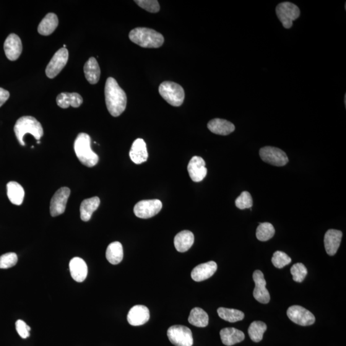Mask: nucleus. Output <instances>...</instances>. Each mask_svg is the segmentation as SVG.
Returning a JSON list of instances; mask_svg holds the SVG:
<instances>
[{"instance_id": "6ab92c4d", "label": "nucleus", "mask_w": 346, "mask_h": 346, "mask_svg": "<svg viewBox=\"0 0 346 346\" xmlns=\"http://www.w3.org/2000/svg\"><path fill=\"white\" fill-rule=\"evenodd\" d=\"M130 157L135 165H141L148 160L147 144L142 139H137L133 143L130 151Z\"/></svg>"}, {"instance_id": "ea45409f", "label": "nucleus", "mask_w": 346, "mask_h": 346, "mask_svg": "<svg viewBox=\"0 0 346 346\" xmlns=\"http://www.w3.org/2000/svg\"><path fill=\"white\" fill-rule=\"evenodd\" d=\"M10 97L9 91L0 87V107L6 102Z\"/></svg>"}, {"instance_id": "a878e982", "label": "nucleus", "mask_w": 346, "mask_h": 346, "mask_svg": "<svg viewBox=\"0 0 346 346\" xmlns=\"http://www.w3.org/2000/svg\"><path fill=\"white\" fill-rule=\"evenodd\" d=\"M84 71L85 78L90 84H97L100 80L101 70L97 61L90 57L84 65Z\"/></svg>"}, {"instance_id": "f03ea898", "label": "nucleus", "mask_w": 346, "mask_h": 346, "mask_svg": "<svg viewBox=\"0 0 346 346\" xmlns=\"http://www.w3.org/2000/svg\"><path fill=\"white\" fill-rule=\"evenodd\" d=\"M129 38L133 43L142 48H158L165 43V38L160 33L144 27L135 28L130 31Z\"/></svg>"}, {"instance_id": "2eb2a0df", "label": "nucleus", "mask_w": 346, "mask_h": 346, "mask_svg": "<svg viewBox=\"0 0 346 346\" xmlns=\"http://www.w3.org/2000/svg\"><path fill=\"white\" fill-rule=\"evenodd\" d=\"M205 165L206 163L202 157L194 156L191 158L187 166V170L192 181L200 182L206 177L207 169Z\"/></svg>"}, {"instance_id": "ddd939ff", "label": "nucleus", "mask_w": 346, "mask_h": 346, "mask_svg": "<svg viewBox=\"0 0 346 346\" xmlns=\"http://www.w3.org/2000/svg\"><path fill=\"white\" fill-rule=\"evenodd\" d=\"M253 278L256 283V287L253 291L254 299L263 304L269 303L270 295L266 288V281L265 280L264 274L260 270H256L253 272Z\"/></svg>"}, {"instance_id": "393cba45", "label": "nucleus", "mask_w": 346, "mask_h": 346, "mask_svg": "<svg viewBox=\"0 0 346 346\" xmlns=\"http://www.w3.org/2000/svg\"><path fill=\"white\" fill-rule=\"evenodd\" d=\"M100 205L98 197H93L84 200L80 205V217L83 221L87 222L90 220L93 214L98 209Z\"/></svg>"}, {"instance_id": "9d476101", "label": "nucleus", "mask_w": 346, "mask_h": 346, "mask_svg": "<svg viewBox=\"0 0 346 346\" xmlns=\"http://www.w3.org/2000/svg\"><path fill=\"white\" fill-rule=\"evenodd\" d=\"M69 52L66 48H62L54 54L46 69V76L54 79L66 66L68 61Z\"/></svg>"}, {"instance_id": "473e14b6", "label": "nucleus", "mask_w": 346, "mask_h": 346, "mask_svg": "<svg viewBox=\"0 0 346 346\" xmlns=\"http://www.w3.org/2000/svg\"><path fill=\"white\" fill-rule=\"evenodd\" d=\"M275 229L274 226L269 223H260L257 229V238L260 241L265 242L270 240L275 235Z\"/></svg>"}, {"instance_id": "4c0bfd02", "label": "nucleus", "mask_w": 346, "mask_h": 346, "mask_svg": "<svg viewBox=\"0 0 346 346\" xmlns=\"http://www.w3.org/2000/svg\"><path fill=\"white\" fill-rule=\"evenodd\" d=\"M135 2L142 9L151 13H157L160 9L159 3L157 0H136Z\"/></svg>"}, {"instance_id": "7c9ffc66", "label": "nucleus", "mask_w": 346, "mask_h": 346, "mask_svg": "<svg viewBox=\"0 0 346 346\" xmlns=\"http://www.w3.org/2000/svg\"><path fill=\"white\" fill-rule=\"evenodd\" d=\"M217 314L221 319L230 322L242 321L244 318V314L238 309L232 308H218Z\"/></svg>"}, {"instance_id": "6e6552de", "label": "nucleus", "mask_w": 346, "mask_h": 346, "mask_svg": "<svg viewBox=\"0 0 346 346\" xmlns=\"http://www.w3.org/2000/svg\"><path fill=\"white\" fill-rule=\"evenodd\" d=\"M260 157L265 162L270 165L284 166L288 162L286 153L279 148L272 147H265L260 150Z\"/></svg>"}, {"instance_id": "a19ab883", "label": "nucleus", "mask_w": 346, "mask_h": 346, "mask_svg": "<svg viewBox=\"0 0 346 346\" xmlns=\"http://www.w3.org/2000/svg\"><path fill=\"white\" fill-rule=\"evenodd\" d=\"M344 103H345V105H346V95H345V96H344Z\"/></svg>"}, {"instance_id": "f704fd0d", "label": "nucleus", "mask_w": 346, "mask_h": 346, "mask_svg": "<svg viewBox=\"0 0 346 346\" xmlns=\"http://www.w3.org/2000/svg\"><path fill=\"white\" fill-rule=\"evenodd\" d=\"M271 260L274 266L278 268V269L284 267L292 262V259H291L290 257H288L284 252L280 251H276L273 254Z\"/></svg>"}, {"instance_id": "58836bf2", "label": "nucleus", "mask_w": 346, "mask_h": 346, "mask_svg": "<svg viewBox=\"0 0 346 346\" xmlns=\"http://www.w3.org/2000/svg\"><path fill=\"white\" fill-rule=\"evenodd\" d=\"M15 329H16L18 334L23 339H27L30 337V327L22 320H17L15 322Z\"/></svg>"}, {"instance_id": "c9c22d12", "label": "nucleus", "mask_w": 346, "mask_h": 346, "mask_svg": "<svg viewBox=\"0 0 346 346\" xmlns=\"http://www.w3.org/2000/svg\"><path fill=\"white\" fill-rule=\"evenodd\" d=\"M235 205L241 210L251 209L253 206V199L251 194L247 191L242 192L240 196L235 200Z\"/></svg>"}, {"instance_id": "f257e3e1", "label": "nucleus", "mask_w": 346, "mask_h": 346, "mask_svg": "<svg viewBox=\"0 0 346 346\" xmlns=\"http://www.w3.org/2000/svg\"><path fill=\"white\" fill-rule=\"evenodd\" d=\"M106 107L113 117H118L125 111L127 97L125 92L119 87L114 78L106 80L105 87Z\"/></svg>"}, {"instance_id": "a211bd4d", "label": "nucleus", "mask_w": 346, "mask_h": 346, "mask_svg": "<svg viewBox=\"0 0 346 346\" xmlns=\"http://www.w3.org/2000/svg\"><path fill=\"white\" fill-rule=\"evenodd\" d=\"M342 238L341 231L334 230H327L324 235V246L327 254L334 256L336 254L340 247Z\"/></svg>"}, {"instance_id": "4be33fe9", "label": "nucleus", "mask_w": 346, "mask_h": 346, "mask_svg": "<svg viewBox=\"0 0 346 346\" xmlns=\"http://www.w3.org/2000/svg\"><path fill=\"white\" fill-rule=\"evenodd\" d=\"M208 129L215 134L228 135L234 132L235 125L231 122L223 119H214L209 122Z\"/></svg>"}, {"instance_id": "aec40b11", "label": "nucleus", "mask_w": 346, "mask_h": 346, "mask_svg": "<svg viewBox=\"0 0 346 346\" xmlns=\"http://www.w3.org/2000/svg\"><path fill=\"white\" fill-rule=\"evenodd\" d=\"M69 270L72 279L82 282L86 279L88 268L86 263L79 257H75L69 262Z\"/></svg>"}, {"instance_id": "9b49d317", "label": "nucleus", "mask_w": 346, "mask_h": 346, "mask_svg": "<svg viewBox=\"0 0 346 346\" xmlns=\"http://www.w3.org/2000/svg\"><path fill=\"white\" fill-rule=\"evenodd\" d=\"M287 314L291 321L300 326H311L316 321L313 314L301 306L294 305L289 307Z\"/></svg>"}, {"instance_id": "2f4dec72", "label": "nucleus", "mask_w": 346, "mask_h": 346, "mask_svg": "<svg viewBox=\"0 0 346 346\" xmlns=\"http://www.w3.org/2000/svg\"><path fill=\"white\" fill-rule=\"evenodd\" d=\"M267 330V325L262 321L252 322L248 329V334L251 340L259 342L263 339V335Z\"/></svg>"}, {"instance_id": "39448f33", "label": "nucleus", "mask_w": 346, "mask_h": 346, "mask_svg": "<svg viewBox=\"0 0 346 346\" xmlns=\"http://www.w3.org/2000/svg\"><path fill=\"white\" fill-rule=\"evenodd\" d=\"M160 95L169 104L179 106L184 103L185 92L183 87L175 82L166 81L158 88Z\"/></svg>"}, {"instance_id": "c756f323", "label": "nucleus", "mask_w": 346, "mask_h": 346, "mask_svg": "<svg viewBox=\"0 0 346 346\" xmlns=\"http://www.w3.org/2000/svg\"><path fill=\"white\" fill-rule=\"evenodd\" d=\"M188 321L194 326L205 327L209 324V317L207 312L201 308H194L190 313Z\"/></svg>"}, {"instance_id": "f8f14e48", "label": "nucleus", "mask_w": 346, "mask_h": 346, "mask_svg": "<svg viewBox=\"0 0 346 346\" xmlns=\"http://www.w3.org/2000/svg\"><path fill=\"white\" fill-rule=\"evenodd\" d=\"M70 194L71 191L68 187H61L54 193L50 203V214L52 217H57L63 214L66 210Z\"/></svg>"}, {"instance_id": "1a4fd4ad", "label": "nucleus", "mask_w": 346, "mask_h": 346, "mask_svg": "<svg viewBox=\"0 0 346 346\" xmlns=\"http://www.w3.org/2000/svg\"><path fill=\"white\" fill-rule=\"evenodd\" d=\"M162 204L159 199L142 200L134 207V214L137 217L149 218L154 217L162 210Z\"/></svg>"}, {"instance_id": "cd10ccee", "label": "nucleus", "mask_w": 346, "mask_h": 346, "mask_svg": "<svg viewBox=\"0 0 346 346\" xmlns=\"http://www.w3.org/2000/svg\"><path fill=\"white\" fill-rule=\"evenodd\" d=\"M7 196L10 202L15 205L23 204L25 197V191L20 184L15 181H10L7 185Z\"/></svg>"}, {"instance_id": "412c9836", "label": "nucleus", "mask_w": 346, "mask_h": 346, "mask_svg": "<svg viewBox=\"0 0 346 346\" xmlns=\"http://www.w3.org/2000/svg\"><path fill=\"white\" fill-rule=\"evenodd\" d=\"M220 336L223 344L231 346L243 341L245 335L235 327H225L221 330Z\"/></svg>"}, {"instance_id": "dca6fc26", "label": "nucleus", "mask_w": 346, "mask_h": 346, "mask_svg": "<svg viewBox=\"0 0 346 346\" xmlns=\"http://www.w3.org/2000/svg\"><path fill=\"white\" fill-rule=\"evenodd\" d=\"M150 317V311L147 306L135 305L130 309L127 320L132 326H138L147 323Z\"/></svg>"}, {"instance_id": "20e7f679", "label": "nucleus", "mask_w": 346, "mask_h": 346, "mask_svg": "<svg viewBox=\"0 0 346 346\" xmlns=\"http://www.w3.org/2000/svg\"><path fill=\"white\" fill-rule=\"evenodd\" d=\"M14 130L18 141L23 147L25 145L23 138L26 134L32 135L38 140H40L44 134L42 125L32 116H23L17 119Z\"/></svg>"}, {"instance_id": "7ed1b4c3", "label": "nucleus", "mask_w": 346, "mask_h": 346, "mask_svg": "<svg viewBox=\"0 0 346 346\" xmlns=\"http://www.w3.org/2000/svg\"><path fill=\"white\" fill-rule=\"evenodd\" d=\"M91 139L89 135L85 133H80L75 140V154L83 165L93 168L97 165L99 157L91 149Z\"/></svg>"}, {"instance_id": "423d86ee", "label": "nucleus", "mask_w": 346, "mask_h": 346, "mask_svg": "<svg viewBox=\"0 0 346 346\" xmlns=\"http://www.w3.org/2000/svg\"><path fill=\"white\" fill-rule=\"evenodd\" d=\"M300 13L297 5L289 2L280 3L276 7V14L286 29L293 27L294 21L300 17Z\"/></svg>"}, {"instance_id": "72a5a7b5", "label": "nucleus", "mask_w": 346, "mask_h": 346, "mask_svg": "<svg viewBox=\"0 0 346 346\" xmlns=\"http://www.w3.org/2000/svg\"><path fill=\"white\" fill-rule=\"evenodd\" d=\"M290 272L295 282L301 283L308 274V270L302 263H297L291 267Z\"/></svg>"}, {"instance_id": "0eeeda50", "label": "nucleus", "mask_w": 346, "mask_h": 346, "mask_svg": "<svg viewBox=\"0 0 346 346\" xmlns=\"http://www.w3.org/2000/svg\"><path fill=\"white\" fill-rule=\"evenodd\" d=\"M168 339L176 346H192L193 337L191 330L181 325H174L168 330Z\"/></svg>"}, {"instance_id": "f3484780", "label": "nucleus", "mask_w": 346, "mask_h": 346, "mask_svg": "<svg viewBox=\"0 0 346 346\" xmlns=\"http://www.w3.org/2000/svg\"><path fill=\"white\" fill-rule=\"evenodd\" d=\"M217 265L214 261H210L197 265L191 272V277L195 282H202L209 279L215 274Z\"/></svg>"}, {"instance_id": "c85d7f7f", "label": "nucleus", "mask_w": 346, "mask_h": 346, "mask_svg": "<svg viewBox=\"0 0 346 346\" xmlns=\"http://www.w3.org/2000/svg\"><path fill=\"white\" fill-rule=\"evenodd\" d=\"M106 258L111 264L117 265L123 259V248L119 242L109 244L106 251Z\"/></svg>"}, {"instance_id": "4468645a", "label": "nucleus", "mask_w": 346, "mask_h": 346, "mask_svg": "<svg viewBox=\"0 0 346 346\" xmlns=\"http://www.w3.org/2000/svg\"><path fill=\"white\" fill-rule=\"evenodd\" d=\"M4 51L7 59L11 61H16L23 51L22 41L19 36L11 33L4 43Z\"/></svg>"}, {"instance_id": "e433bc0d", "label": "nucleus", "mask_w": 346, "mask_h": 346, "mask_svg": "<svg viewBox=\"0 0 346 346\" xmlns=\"http://www.w3.org/2000/svg\"><path fill=\"white\" fill-rule=\"evenodd\" d=\"M18 260L15 253H7L0 257V269H9L14 267Z\"/></svg>"}, {"instance_id": "bb28decb", "label": "nucleus", "mask_w": 346, "mask_h": 346, "mask_svg": "<svg viewBox=\"0 0 346 346\" xmlns=\"http://www.w3.org/2000/svg\"><path fill=\"white\" fill-rule=\"evenodd\" d=\"M58 25L59 20L57 15L54 13H48L39 25L38 32L44 36L51 35Z\"/></svg>"}, {"instance_id": "5701e85b", "label": "nucleus", "mask_w": 346, "mask_h": 346, "mask_svg": "<svg viewBox=\"0 0 346 346\" xmlns=\"http://www.w3.org/2000/svg\"><path fill=\"white\" fill-rule=\"evenodd\" d=\"M194 243V234L191 231L184 230L177 234L174 244L177 251L184 253L189 250Z\"/></svg>"}, {"instance_id": "b1692460", "label": "nucleus", "mask_w": 346, "mask_h": 346, "mask_svg": "<svg viewBox=\"0 0 346 346\" xmlns=\"http://www.w3.org/2000/svg\"><path fill=\"white\" fill-rule=\"evenodd\" d=\"M57 103L62 108H67L70 106L78 108L83 103V98L79 94L76 93H63L57 96Z\"/></svg>"}]
</instances>
